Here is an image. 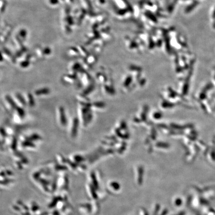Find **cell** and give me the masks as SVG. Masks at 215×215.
Returning a JSON list of instances; mask_svg holds the SVG:
<instances>
[{
  "mask_svg": "<svg viewBox=\"0 0 215 215\" xmlns=\"http://www.w3.org/2000/svg\"><path fill=\"white\" fill-rule=\"evenodd\" d=\"M211 21L213 27L215 29V7L214 9L212 14H211Z\"/></svg>",
  "mask_w": 215,
  "mask_h": 215,
  "instance_id": "6da1fadb",
  "label": "cell"
}]
</instances>
